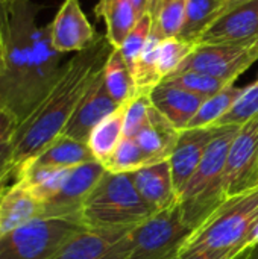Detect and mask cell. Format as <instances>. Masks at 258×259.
Instances as JSON below:
<instances>
[{"label": "cell", "mask_w": 258, "mask_h": 259, "mask_svg": "<svg viewBox=\"0 0 258 259\" xmlns=\"http://www.w3.org/2000/svg\"><path fill=\"white\" fill-rule=\"evenodd\" d=\"M151 164L154 162L143 152V149L138 146L135 138L123 137V140L120 141L114 153L109 156V159L103 165L106 171H111V173H134Z\"/></svg>", "instance_id": "cell-27"}, {"label": "cell", "mask_w": 258, "mask_h": 259, "mask_svg": "<svg viewBox=\"0 0 258 259\" xmlns=\"http://www.w3.org/2000/svg\"><path fill=\"white\" fill-rule=\"evenodd\" d=\"M157 211L144 202L129 173L105 171L81 209V222L88 229L135 228Z\"/></svg>", "instance_id": "cell-4"}, {"label": "cell", "mask_w": 258, "mask_h": 259, "mask_svg": "<svg viewBox=\"0 0 258 259\" xmlns=\"http://www.w3.org/2000/svg\"><path fill=\"white\" fill-rule=\"evenodd\" d=\"M249 249H252L248 241L236 244L233 247L227 249H219V250H205V252H198L186 258H173V259H240Z\"/></svg>", "instance_id": "cell-34"}, {"label": "cell", "mask_w": 258, "mask_h": 259, "mask_svg": "<svg viewBox=\"0 0 258 259\" xmlns=\"http://www.w3.org/2000/svg\"><path fill=\"white\" fill-rule=\"evenodd\" d=\"M243 93V88L236 87L234 83L225 87L222 91L216 93L214 96L205 99L196 112V115L189 123L187 129L193 127H210L214 126L234 105V102L239 99V96Z\"/></svg>", "instance_id": "cell-26"}, {"label": "cell", "mask_w": 258, "mask_h": 259, "mask_svg": "<svg viewBox=\"0 0 258 259\" xmlns=\"http://www.w3.org/2000/svg\"><path fill=\"white\" fill-rule=\"evenodd\" d=\"M258 184V114L240 126L231 143L224 171L225 197Z\"/></svg>", "instance_id": "cell-9"}, {"label": "cell", "mask_w": 258, "mask_h": 259, "mask_svg": "<svg viewBox=\"0 0 258 259\" xmlns=\"http://www.w3.org/2000/svg\"><path fill=\"white\" fill-rule=\"evenodd\" d=\"M258 114V77L257 80L243 88V93L230 108V111L214 124V126H228V124H245Z\"/></svg>", "instance_id": "cell-32"}, {"label": "cell", "mask_w": 258, "mask_h": 259, "mask_svg": "<svg viewBox=\"0 0 258 259\" xmlns=\"http://www.w3.org/2000/svg\"><path fill=\"white\" fill-rule=\"evenodd\" d=\"M11 179H6V181H2L0 182V199H2V196L5 194V191H6V188H8V182H9Z\"/></svg>", "instance_id": "cell-42"}, {"label": "cell", "mask_w": 258, "mask_h": 259, "mask_svg": "<svg viewBox=\"0 0 258 259\" xmlns=\"http://www.w3.org/2000/svg\"><path fill=\"white\" fill-rule=\"evenodd\" d=\"M151 30H152V12L149 11L140 17V20L137 21L134 29L129 32V35L126 36L123 44L117 49L119 53L122 55L123 61L129 67L131 73L134 70V65H135L140 53L143 52V49L149 39Z\"/></svg>", "instance_id": "cell-31"}, {"label": "cell", "mask_w": 258, "mask_h": 259, "mask_svg": "<svg viewBox=\"0 0 258 259\" xmlns=\"http://www.w3.org/2000/svg\"><path fill=\"white\" fill-rule=\"evenodd\" d=\"M149 97L152 106L160 114H163L178 131L187 129L189 123L196 115L202 102L205 100L196 94H192L182 88L164 82L157 85L149 94Z\"/></svg>", "instance_id": "cell-17"}, {"label": "cell", "mask_w": 258, "mask_h": 259, "mask_svg": "<svg viewBox=\"0 0 258 259\" xmlns=\"http://www.w3.org/2000/svg\"><path fill=\"white\" fill-rule=\"evenodd\" d=\"M240 259H258V244L254 246L252 249H249Z\"/></svg>", "instance_id": "cell-41"}, {"label": "cell", "mask_w": 258, "mask_h": 259, "mask_svg": "<svg viewBox=\"0 0 258 259\" xmlns=\"http://www.w3.org/2000/svg\"><path fill=\"white\" fill-rule=\"evenodd\" d=\"M106 168L99 161H91L73 167L61 190L41 202L40 217L46 219H76L81 220V209L85 199L94 190Z\"/></svg>", "instance_id": "cell-10"}, {"label": "cell", "mask_w": 258, "mask_h": 259, "mask_svg": "<svg viewBox=\"0 0 258 259\" xmlns=\"http://www.w3.org/2000/svg\"><path fill=\"white\" fill-rule=\"evenodd\" d=\"M155 0H131V3L134 5V8L137 9V12H138L140 17L144 15L151 9V6H152Z\"/></svg>", "instance_id": "cell-38"}, {"label": "cell", "mask_w": 258, "mask_h": 259, "mask_svg": "<svg viewBox=\"0 0 258 259\" xmlns=\"http://www.w3.org/2000/svg\"><path fill=\"white\" fill-rule=\"evenodd\" d=\"M258 44V0H245L222 14L196 41L195 46Z\"/></svg>", "instance_id": "cell-12"}, {"label": "cell", "mask_w": 258, "mask_h": 259, "mask_svg": "<svg viewBox=\"0 0 258 259\" xmlns=\"http://www.w3.org/2000/svg\"><path fill=\"white\" fill-rule=\"evenodd\" d=\"M245 0H187V12L178 38L196 44L202 33L227 11Z\"/></svg>", "instance_id": "cell-22"}, {"label": "cell", "mask_w": 258, "mask_h": 259, "mask_svg": "<svg viewBox=\"0 0 258 259\" xmlns=\"http://www.w3.org/2000/svg\"><path fill=\"white\" fill-rule=\"evenodd\" d=\"M161 39H164V36L161 35L152 15V30L149 39L132 70V79L137 94H151L152 90L161 83V77L157 71V52Z\"/></svg>", "instance_id": "cell-24"}, {"label": "cell", "mask_w": 258, "mask_h": 259, "mask_svg": "<svg viewBox=\"0 0 258 259\" xmlns=\"http://www.w3.org/2000/svg\"><path fill=\"white\" fill-rule=\"evenodd\" d=\"M193 228L186 222L179 202L155 212L132 231L126 259H173Z\"/></svg>", "instance_id": "cell-7"}, {"label": "cell", "mask_w": 258, "mask_h": 259, "mask_svg": "<svg viewBox=\"0 0 258 259\" xmlns=\"http://www.w3.org/2000/svg\"><path fill=\"white\" fill-rule=\"evenodd\" d=\"M12 155H14V143H12V137L5 138L0 141V168L14 164L12 162Z\"/></svg>", "instance_id": "cell-37"}, {"label": "cell", "mask_w": 258, "mask_h": 259, "mask_svg": "<svg viewBox=\"0 0 258 259\" xmlns=\"http://www.w3.org/2000/svg\"><path fill=\"white\" fill-rule=\"evenodd\" d=\"M15 179V164H9L3 168H0V182L6 179Z\"/></svg>", "instance_id": "cell-39"}, {"label": "cell", "mask_w": 258, "mask_h": 259, "mask_svg": "<svg viewBox=\"0 0 258 259\" xmlns=\"http://www.w3.org/2000/svg\"><path fill=\"white\" fill-rule=\"evenodd\" d=\"M135 228H87L70 238L50 259H126L132 247V231Z\"/></svg>", "instance_id": "cell-11"}, {"label": "cell", "mask_w": 258, "mask_h": 259, "mask_svg": "<svg viewBox=\"0 0 258 259\" xmlns=\"http://www.w3.org/2000/svg\"><path fill=\"white\" fill-rule=\"evenodd\" d=\"M164 38L179 36L187 12V0H155L149 9Z\"/></svg>", "instance_id": "cell-28"}, {"label": "cell", "mask_w": 258, "mask_h": 259, "mask_svg": "<svg viewBox=\"0 0 258 259\" xmlns=\"http://www.w3.org/2000/svg\"><path fill=\"white\" fill-rule=\"evenodd\" d=\"M217 131H219L217 126L179 131L176 146L172 152V156L169 158L173 188L178 197L184 190V187L187 185V182L190 181V178L193 176V173L196 171V168L199 167Z\"/></svg>", "instance_id": "cell-14"}, {"label": "cell", "mask_w": 258, "mask_h": 259, "mask_svg": "<svg viewBox=\"0 0 258 259\" xmlns=\"http://www.w3.org/2000/svg\"><path fill=\"white\" fill-rule=\"evenodd\" d=\"M2 67H3V50L0 49V70H2Z\"/></svg>", "instance_id": "cell-44"}, {"label": "cell", "mask_w": 258, "mask_h": 259, "mask_svg": "<svg viewBox=\"0 0 258 259\" xmlns=\"http://www.w3.org/2000/svg\"><path fill=\"white\" fill-rule=\"evenodd\" d=\"M40 9L32 0H18L12 6L11 36L0 70V103L14 114L18 124L46 99L64 67L49 24L36 23Z\"/></svg>", "instance_id": "cell-1"}, {"label": "cell", "mask_w": 258, "mask_h": 259, "mask_svg": "<svg viewBox=\"0 0 258 259\" xmlns=\"http://www.w3.org/2000/svg\"><path fill=\"white\" fill-rule=\"evenodd\" d=\"M103 83L109 96L119 103L125 105L137 96L132 73L117 49H113L105 68H103Z\"/></svg>", "instance_id": "cell-25"}, {"label": "cell", "mask_w": 258, "mask_h": 259, "mask_svg": "<svg viewBox=\"0 0 258 259\" xmlns=\"http://www.w3.org/2000/svg\"><path fill=\"white\" fill-rule=\"evenodd\" d=\"M94 14L105 21V35L114 49H119L123 44L140 20V15L131 0H97Z\"/></svg>", "instance_id": "cell-21"}, {"label": "cell", "mask_w": 258, "mask_h": 259, "mask_svg": "<svg viewBox=\"0 0 258 259\" xmlns=\"http://www.w3.org/2000/svg\"><path fill=\"white\" fill-rule=\"evenodd\" d=\"M258 59V44L240 46H196L186 58L176 73L199 71L217 77L227 83H234ZM173 73V74H176Z\"/></svg>", "instance_id": "cell-8"}, {"label": "cell", "mask_w": 258, "mask_h": 259, "mask_svg": "<svg viewBox=\"0 0 258 259\" xmlns=\"http://www.w3.org/2000/svg\"><path fill=\"white\" fill-rule=\"evenodd\" d=\"M163 82L173 85V87H178V88H182V90H186L192 94H196L202 99H208V97L214 96L216 93L222 91L225 87L231 85V83H227L217 77H213L210 74L199 73V71L176 73V74L166 77Z\"/></svg>", "instance_id": "cell-30"}, {"label": "cell", "mask_w": 258, "mask_h": 259, "mask_svg": "<svg viewBox=\"0 0 258 259\" xmlns=\"http://www.w3.org/2000/svg\"><path fill=\"white\" fill-rule=\"evenodd\" d=\"M126 103L120 105L113 114L103 118L90 134L87 144L96 158V161L105 164L114 153L120 141L123 140V121H125Z\"/></svg>", "instance_id": "cell-23"}, {"label": "cell", "mask_w": 258, "mask_h": 259, "mask_svg": "<svg viewBox=\"0 0 258 259\" xmlns=\"http://www.w3.org/2000/svg\"><path fill=\"white\" fill-rule=\"evenodd\" d=\"M195 47V44L187 42L178 36L161 39L157 52V71L161 77V82L176 73V70L181 67V64L193 52Z\"/></svg>", "instance_id": "cell-29"}, {"label": "cell", "mask_w": 258, "mask_h": 259, "mask_svg": "<svg viewBox=\"0 0 258 259\" xmlns=\"http://www.w3.org/2000/svg\"><path fill=\"white\" fill-rule=\"evenodd\" d=\"M84 229L76 219L36 217L0 237V259H50Z\"/></svg>", "instance_id": "cell-6"}, {"label": "cell", "mask_w": 258, "mask_h": 259, "mask_svg": "<svg viewBox=\"0 0 258 259\" xmlns=\"http://www.w3.org/2000/svg\"><path fill=\"white\" fill-rule=\"evenodd\" d=\"M18 127V121L14 114L0 103V141L14 135Z\"/></svg>", "instance_id": "cell-36"}, {"label": "cell", "mask_w": 258, "mask_h": 259, "mask_svg": "<svg viewBox=\"0 0 258 259\" xmlns=\"http://www.w3.org/2000/svg\"><path fill=\"white\" fill-rule=\"evenodd\" d=\"M120 105L109 96L103 83V71L90 87L87 94L79 102L71 118L62 131L64 137L87 143L91 131Z\"/></svg>", "instance_id": "cell-15"}, {"label": "cell", "mask_w": 258, "mask_h": 259, "mask_svg": "<svg viewBox=\"0 0 258 259\" xmlns=\"http://www.w3.org/2000/svg\"><path fill=\"white\" fill-rule=\"evenodd\" d=\"M17 2H18V0H6V3L9 5V8H11V9H12V6H14Z\"/></svg>", "instance_id": "cell-43"}, {"label": "cell", "mask_w": 258, "mask_h": 259, "mask_svg": "<svg viewBox=\"0 0 258 259\" xmlns=\"http://www.w3.org/2000/svg\"><path fill=\"white\" fill-rule=\"evenodd\" d=\"M11 17L12 9L9 8L6 0H0V49L3 50V58L11 36Z\"/></svg>", "instance_id": "cell-35"}, {"label": "cell", "mask_w": 258, "mask_h": 259, "mask_svg": "<svg viewBox=\"0 0 258 259\" xmlns=\"http://www.w3.org/2000/svg\"><path fill=\"white\" fill-rule=\"evenodd\" d=\"M152 108V102L149 94H137L126 103L125 109V121H123V137L135 138L138 132L148 121L149 112Z\"/></svg>", "instance_id": "cell-33"}, {"label": "cell", "mask_w": 258, "mask_h": 259, "mask_svg": "<svg viewBox=\"0 0 258 259\" xmlns=\"http://www.w3.org/2000/svg\"><path fill=\"white\" fill-rule=\"evenodd\" d=\"M178 137L179 131L175 129L173 124L152 106L148 121L135 137V141L155 164L167 161L172 156Z\"/></svg>", "instance_id": "cell-19"}, {"label": "cell", "mask_w": 258, "mask_h": 259, "mask_svg": "<svg viewBox=\"0 0 258 259\" xmlns=\"http://www.w3.org/2000/svg\"><path fill=\"white\" fill-rule=\"evenodd\" d=\"M49 29L53 47L62 55L82 52L99 36L84 14L79 0H64L55 18L49 23Z\"/></svg>", "instance_id": "cell-13"}, {"label": "cell", "mask_w": 258, "mask_h": 259, "mask_svg": "<svg viewBox=\"0 0 258 259\" xmlns=\"http://www.w3.org/2000/svg\"><path fill=\"white\" fill-rule=\"evenodd\" d=\"M96 161L90 147L84 141H78L68 137H58L35 158L17 165L32 167H55V168H73L85 162Z\"/></svg>", "instance_id": "cell-20"}, {"label": "cell", "mask_w": 258, "mask_h": 259, "mask_svg": "<svg viewBox=\"0 0 258 259\" xmlns=\"http://www.w3.org/2000/svg\"><path fill=\"white\" fill-rule=\"evenodd\" d=\"M113 49L106 35L99 33L90 47L75 53L64 64L50 93L12 135L15 167L35 158L62 135L79 102L103 71Z\"/></svg>", "instance_id": "cell-2"}, {"label": "cell", "mask_w": 258, "mask_h": 259, "mask_svg": "<svg viewBox=\"0 0 258 259\" xmlns=\"http://www.w3.org/2000/svg\"><path fill=\"white\" fill-rule=\"evenodd\" d=\"M129 175L140 196L157 212L179 202L178 194L173 188V179H172L169 159L146 165Z\"/></svg>", "instance_id": "cell-16"}, {"label": "cell", "mask_w": 258, "mask_h": 259, "mask_svg": "<svg viewBox=\"0 0 258 259\" xmlns=\"http://www.w3.org/2000/svg\"><path fill=\"white\" fill-rule=\"evenodd\" d=\"M41 202L21 179L6 188L0 199V237L40 217Z\"/></svg>", "instance_id": "cell-18"}, {"label": "cell", "mask_w": 258, "mask_h": 259, "mask_svg": "<svg viewBox=\"0 0 258 259\" xmlns=\"http://www.w3.org/2000/svg\"><path fill=\"white\" fill-rule=\"evenodd\" d=\"M258 223V184L228 196L198 225L179 247L176 258L198 252L219 250L245 243Z\"/></svg>", "instance_id": "cell-3"}, {"label": "cell", "mask_w": 258, "mask_h": 259, "mask_svg": "<svg viewBox=\"0 0 258 259\" xmlns=\"http://www.w3.org/2000/svg\"><path fill=\"white\" fill-rule=\"evenodd\" d=\"M219 131L210 143L199 167L181 191L178 200L186 222L195 229L227 197L222 190L228 152L240 126H217Z\"/></svg>", "instance_id": "cell-5"}, {"label": "cell", "mask_w": 258, "mask_h": 259, "mask_svg": "<svg viewBox=\"0 0 258 259\" xmlns=\"http://www.w3.org/2000/svg\"><path fill=\"white\" fill-rule=\"evenodd\" d=\"M246 241H248V244H249L251 247H254V246H257L258 244V223L252 228V231L249 232Z\"/></svg>", "instance_id": "cell-40"}]
</instances>
